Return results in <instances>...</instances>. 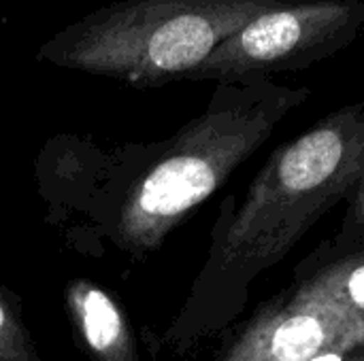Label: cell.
I'll list each match as a JSON object with an SVG mask.
<instances>
[{
	"label": "cell",
	"mask_w": 364,
	"mask_h": 361,
	"mask_svg": "<svg viewBox=\"0 0 364 361\" xmlns=\"http://www.w3.org/2000/svg\"><path fill=\"white\" fill-rule=\"evenodd\" d=\"M364 172V96L279 145L250 183L228 196L213 226L207 262L162 345L175 353L226 330L247 306L258 277L277 266L348 200Z\"/></svg>",
	"instance_id": "cell-1"
},
{
	"label": "cell",
	"mask_w": 364,
	"mask_h": 361,
	"mask_svg": "<svg viewBox=\"0 0 364 361\" xmlns=\"http://www.w3.org/2000/svg\"><path fill=\"white\" fill-rule=\"evenodd\" d=\"M309 98V87H288L271 77L218 83L205 111L156 145L124 191L115 243L130 253L156 251Z\"/></svg>",
	"instance_id": "cell-2"
},
{
	"label": "cell",
	"mask_w": 364,
	"mask_h": 361,
	"mask_svg": "<svg viewBox=\"0 0 364 361\" xmlns=\"http://www.w3.org/2000/svg\"><path fill=\"white\" fill-rule=\"evenodd\" d=\"M305 0H117L47 38L36 60L147 89L186 79L258 15Z\"/></svg>",
	"instance_id": "cell-3"
},
{
	"label": "cell",
	"mask_w": 364,
	"mask_h": 361,
	"mask_svg": "<svg viewBox=\"0 0 364 361\" xmlns=\"http://www.w3.org/2000/svg\"><path fill=\"white\" fill-rule=\"evenodd\" d=\"M363 26V0H305L279 6L226 38L186 81L235 83L305 70L350 47Z\"/></svg>",
	"instance_id": "cell-4"
},
{
	"label": "cell",
	"mask_w": 364,
	"mask_h": 361,
	"mask_svg": "<svg viewBox=\"0 0 364 361\" xmlns=\"http://www.w3.org/2000/svg\"><path fill=\"white\" fill-rule=\"evenodd\" d=\"M364 343V328L307 279L290 287L241 326L211 361H318L346 355Z\"/></svg>",
	"instance_id": "cell-5"
},
{
	"label": "cell",
	"mask_w": 364,
	"mask_h": 361,
	"mask_svg": "<svg viewBox=\"0 0 364 361\" xmlns=\"http://www.w3.org/2000/svg\"><path fill=\"white\" fill-rule=\"evenodd\" d=\"M73 328L92 361H139L136 340L117 300L87 279H75L64 291Z\"/></svg>",
	"instance_id": "cell-6"
},
{
	"label": "cell",
	"mask_w": 364,
	"mask_h": 361,
	"mask_svg": "<svg viewBox=\"0 0 364 361\" xmlns=\"http://www.w3.org/2000/svg\"><path fill=\"white\" fill-rule=\"evenodd\" d=\"M294 279H307L318 285L364 328V245L337 257L314 253L303 262Z\"/></svg>",
	"instance_id": "cell-7"
},
{
	"label": "cell",
	"mask_w": 364,
	"mask_h": 361,
	"mask_svg": "<svg viewBox=\"0 0 364 361\" xmlns=\"http://www.w3.org/2000/svg\"><path fill=\"white\" fill-rule=\"evenodd\" d=\"M0 361H41L13 291L0 285Z\"/></svg>",
	"instance_id": "cell-8"
},
{
	"label": "cell",
	"mask_w": 364,
	"mask_h": 361,
	"mask_svg": "<svg viewBox=\"0 0 364 361\" xmlns=\"http://www.w3.org/2000/svg\"><path fill=\"white\" fill-rule=\"evenodd\" d=\"M364 245V172L354 187L352 196L348 198V209L341 219L339 232L333 236L331 243L322 245L316 255L320 257H337L350 253Z\"/></svg>",
	"instance_id": "cell-9"
},
{
	"label": "cell",
	"mask_w": 364,
	"mask_h": 361,
	"mask_svg": "<svg viewBox=\"0 0 364 361\" xmlns=\"http://www.w3.org/2000/svg\"><path fill=\"white\" fill-rule=\"evenodd\" d=\"M339 361H364V343L354 347L352 351H348L343 357H339Z\"/></svg>",
	"instance_id": "cell-10"
}]
</instances>
